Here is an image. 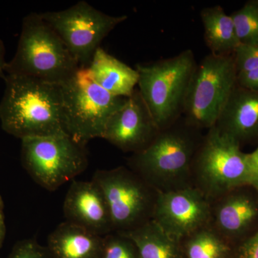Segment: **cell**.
Instances as JSON below:
<instances>
[{"label": "cell", "instance_id": "6da1fadb", "mask_svg": "<svg viewBox=\"0 0 258 258\" xmlns=\"http://www.w3.org/2000/svg\"><path fill=\"white\" fill-rule=\"evenodd\" d=\"M3 79L0 121L5 132L21 140L66 134L60 85L16 75L5 74Z\"/></svg>", "mask_w": 258, "mask_h": 258}, {"label": "cell", "instance_id": "7a4b0ae2", "mask_svg": "<svg viewBox=\"0 0 258 258\" xmlns=\"http://www.w3.org/2000/svg\"><path fill=\"white\" fill-rule=\"evenodd\" d=\"M203 136L181 116L159 130L147 147L132 154L128 167L158 191L193 186L194 158Z\"/></svg>", "mask_w": 258, "mask_h": 258}, {"label": "cell", "instance_id": "3957f363", "mask_svg": "<svg viewBox=\"0 0 258 258\" xmlns=\"http://www.w3.org/2000/svg\"><path fill=\"white\" fill-rule=\"evenodd\" d=\"M79 69L64 42L40 13L24 18L16 52L7 62L5 74L62 85Z\"/></svg>", "mask_w": 258, "mask_h": 258}, {"label": "cell", "instance_id": "277c9868", "mask_svg": "<svg viewBox=\"0 0 258 258\" xmlns=\"http://www.w3.org/2000/svg\"><path fill=\"white\" fill-rule=\"evenodd\" d=\"M197 64L193 51L187 49L169 58L136 66L139 91L159 130L182 116Z\"/></svg>", "mask_w": 258, "mask_h": 258}, {"label": "cell", "instance_id": "5b68a950", "mask_svg": "<svg viewBox=\"0 0 258 258\" xmlns=\"http://www.w3.org/2000/svg\"><path fill=\"white\" fill-rule=\"evenodd\" d=\"M60 90L64 132L83 147L92 139H103L108 120L126 100L100 87L83 68L60 85Z\"/></svg>", "mask_w": 258, "mask_h": 258}, {"label": "cell", "instance_id": "8992f818", "mask_svg": "<svg viewBox=\"0 0 258 258\" xmlns=\"http://www.w3.org/2000/svg\"><path fill=\"white\" fill-rule=\"evenodd\" d=\"M192 184L210 200L249 185L247 154L216 126L208 129L194 158Z\"/></svg>", "mask_w": 258, "mask_h": 258}, {"label": "cell", "instance_id": "52a82bcc", "mask_svg": "<svg viewBox=\"0 0 258 258\" xmlns=\"http://www.w3.org/2000/svg\"><path fill=\"white\" fill-rule=\"evenodd\" d=\"M234 55L205 56L195 68L182 117L188 124L203 131L215 126L237 84Z\"/></svg>", "mask_w": 258, "mask_h": 258}, {"label": "cell", "instance_id": "ba28073f", "mask_svg": "<svg viewBox=\"0 0 258 258\" xmlns=\"http://www.w3.org/2000/svg\"><path fill=\"white\" fill-rule=\"evenodd\" d=\"M92 180L106 199L113 232L128 233L152 220L158 191L130 168L97 170Z\"/></svg>", "mask_w": 258, "mask_h": 258}, {"label": "cell", "instance_id": "9c48e42d", "mask_svg": "<svg viewBox=\"0 0 258 258\" xmlns=\"http://www.w3.org/2000/svg\"><path fill=\"white\" fill-rule=\"evenodd\" d=\"M21 160L32 179L55 191L87 169L86 147L67 134L22 139Z\"/></svg>", "mask_w": 258, "mask_h": 258}, {"label": "cell", "instance_id": "30bf717a", "mask_svg": "<svg viewBox=\"0 0 258 258\" xmlns=\"http://www.w3.org/2000/svg\"><path fill=\"white\" fill-rule=\"evenodd\" d=\"M79 64L88 67L105 37L127 16H111L80 1L68 9L40 13Z\"/></svg>", "mask_w": 258, "mask_h": 258}, {"label": "cell", "instance_id": "8fae6325", "mask_svg": "<svg viewBox=\"0 0 258 258\" xmlns=\"http://www.w3.org/2000/svg\"><path fill=\"white\" fill-rule=\"evenodd\" d=\"M211 201L194 186L158 191L152 220L179 241L210 225Z\"/></svg>", "mask_w": 258, "mask_h": 258}, {"label": "cell", "instance_id": "7c38bea8", "mask_svg": "<svg viewBox=\"0 0 258 258\" xmlns=\"http://www.w3.org/2000/svg\"><path fill=\"white\" fill-rule=\"evenodd\" d=\"M159 132L138 89L111 117L103 139L124 152H140Z\"/></svg>", "mask_w": 258, "mask_h": 258}, {"label": "cell", "instance_id": "4fadbf2b", "mask_svg": "<svg viewBox=\"0 0 258 258\" xmlns=\"http://www.w3.org/2000/svg\"><path fill=\"white\" fill-rule=\"evenodd\" d=\"M246 186L211 201L210 225L231 244L242 243L258 230V198Z\"/></svg>", "mask_w": 258, "mask_h": 258}, {"label": "cell", "instance_id": "5bb4252c", "mask_svg": "<svg viewBox=\"0 0 258 258\" xmlns=\"http://www.w3.org/2000/svg\"><path fill=\"white\" fill-rule=\"evenodd\" d=\"M62 209L67 222L101 237L113 232L106 199L93 180L73 181Z\"/></svg>", "mask_w": 258, "mask_h": 258}, {"label": "cell", "instance_id": "9a60e30c", "mask_svg": "<svg viewBox=\"0 0 258 258\" xmlns=\"http://www.w3.org/2000/svg\"><path fill=\"white\" fill-rule=\"evenodd\" d=\"M215 126L240 145L258 139V91L246 89L237 83Z\"/></svg>", "mask_w": 258, "mask_h": 258}, {"label": "cell", "instance_id": "2e32d148", "mask_svg": "<svg viewBox=\"0 0 258 258\" xmlns=\"http://www.w3.org/2000/svg\"><path fill=\"white\" fill-rule=\"evenodd\" d=\"M91 79L115 96L129 97L138 85V71L115 58L100 47L86 68Z\"/></svg>", "mask_w": 258, "mask_h": 258}, {"label": "cell", "instance_id": "e0dca14e", "mask_svg": "<svg viewBox=\"0 0 258 258\" xmlns=\"http://www.w3.org/2000/svg\"><path fill=\"white\" fill-rule=\"evenodd\" d=\"M103 237L66 221L48 236L47 249L52 258H99Z\"/></svg>", "mask_w": 258, "mask_h": 258}, {"label": "cell", "instance_id": "ac0fdd59", "mask_svg": "<svg viewBox=\"0 0 258 258\" xmlns=\"http://www.w3.org/2000/svg\"><path fill=\"white\" fill-rule=\"evenodd\" d=\"M204 37L211 53L232 55L240 45L231 15L226 14L220 5L205 8L200 12Z\"/></svg>", "mask_w": 258, "mask_h": 258}, {"label": "cell", "instance_id": "d6986e66", "mask_svg": "<svg viewBox=\"0 0 258 258\" xmlns=\"http://www.w3.org/2000/svg\"><path fill=\"white\" fill-rule=\"evenodd\" d=\"M124 235L135 244L139 258H184L181 242L152 220Z\"/></svg>", "mask_w": 258, "mask_h": 258}, {"label": "cell", "instance_id": "ffe728a7", "mask_svg": "<svg viewBox=\"0 0 258 258\" xmlns=\"http://www.w3.org/2000/svg\"><path fill=\"white\" fill-rule=\"evenodd\" d=\"M184 258H230L232 244L210 225L181 242Z\"/></svg>", "mask_w": 258, "mask_h": 258}, {"label": "cell", "instance_id": "44dd1931", "mask_svg": "<svg viewBox=\"0 0 258 258\" xmlns=\"http://www.w3.org/2000/svg\"><path fill=\"white\" fill-rule=\"evenodd\" d=\"M230 15L240 43H258V1L248 2Z\"/></svg>", "mask_w": 258, "mask_h": 258}, {"label": "cell", "instance_id": "7402d4cb", "mask_svg": "<svg viewBox=\"0 0 258 258\" xmlns=\"http://www.w3.org/2000/svg\"><path fill=\"white\" fill-rule=\"evenodd\" d=\"M99 258H139L133 241L124 234L111 232L103 237Z\"/></svg>", "mask_w": 258, "mask_h": 258}, {"label": "cell", "instance_id": "603a6c76", "mask_svg": "<svg viewBox=\"0 0 258 258\" xmlns=\"http://www.w3.org/2000/svg\"><path fill=\"white\" fill-rule=\"evenodd\" d=\"M233 55L238 74L258 69V43L240 44Z\"/></svg>", "mask_w": 258, "mask_h": 258}, {"label": "cell", "instance_id": "cb8c5ba5", "mask_svg": "<svg viewBox=\"0 0 258 258\" xmlns=\"http://www.w3.org/2000/svg\"><path fill=\"white\" fill-rule=\"evenodd\" d=\"M8 258H52L47 247H42L36 240L28 239L20 241Z\"/></svg>", "mask_w": 258, "mask_h": 258}, {"label": "cell", "instance_id": "d4e9b609", "mask_svg": "<svg viewBox=\"0 0 258 258\" xmlns=\"http://www.w3.org/2000/svg\"><path fill=\"white\" fill-rule=\"evenodd\" d=\"M237 258H258V230L240 244Z\"/></svg>", "mask_w": 258, "mask_h": 258}, {"label": "cell", "instance_id": "484cf974", "mask_svg": "<svg viewBox=\"0 0 258 258\" xmlns=\"http://www.w3.org/2000/svg\"><path fill=\"white\" fill-rule=\"evenodd\" d=\"M237 83L246 89L258 91V69L237 74Z\"/></svg>", "mask_w": 258, "mask_h": 258}, {"label": "cell", "instance_id": "4316f807", "mask_svg": "<svg viewBox=\"0 0 258 258\" xmlns=\"http://www.w3.org/2000/svg\"><path fill=\"white\" fill-rule=\"evenodd\" d=\"M249 167V185L258 192V146L255 150L247 154Z\"/></svg>", "mask_w": 258, "mask_h": 258}, {"label": "cell", "instance_id": "83f0119b", "mask_svg": "<svg viewBox=\"0 0 258 258\" xmlns=\"http://www.w3.org/2000/svg\"><path fill=\"white\" fill-rule=\"evenodd\" d=\"M5 235H6V226H5V220L4 203L0 195V247L4 242Z\"/></svg>", "mask_w": 258, "mask_h": 258}, {"label": "cell", "instance_id": "f1b7e54d", "mask_svg": "<svg viewBox=\"0 0 258 258\" xmlns=\"http://www.w3.org/2000/svg\"><path fill=\"white\" fill-rule=\"evenodd\" d=\"M5 60V47L4 42L0 39V78L4 79L5 76V67L7 64Z\"/></svg>", "mask_w": 258, "mask_h": 258}]
</instances>
